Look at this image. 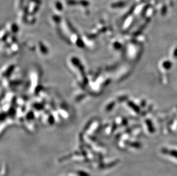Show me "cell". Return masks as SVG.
<instances>
[{
    "label": "cell",
    "mask_w": 177,
    "mask_h": 176,
    "mask_svg": "<svg viewBox=\"0 0 177 176\" xmlns=\"http://www.w3.org/2000/svg\"><path fill=\"white\" fill-rule=\"evenodd\" d=\"M162 152L163 153H165V154H167V153H168V154H169L171 156H172L173 157L177 158V151H173V150H172V151H168L167 149H163Z\"/></svg>",
    "instance_id": "obj_1"
},
{
    "label": "cell",
    "mask_w": 177,
    "mask_h": 176,
    "mask_svg": "<svg viewBox=\"0 0 177 176\" xmlns=\"http://www.w3.org/2000/svg\"><path fill=\"white\" fill-rule=\"evenodd\" d=\"M126 3L124 2H117L115 3V4H114L112 5V7L113 8H121V7H123V6H125Z\"/></svg>",
    "instance_id": "obj_2"
}]
</instances>
